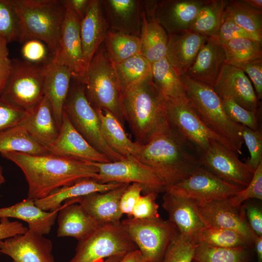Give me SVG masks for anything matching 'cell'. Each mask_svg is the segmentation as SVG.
Returning <instances> with one entry per match:
<instances>
[{
	"label": "cell",
	"mask_w": 262,
	"mask_h": 262,
	"mask_svg": "<svg viewBox=\"0 0 262 262\" xmlns=\"http://www.w3.org/2000/svg\"><path fill=\"white\" fill-rule=\"evenodd\" d=\"M1 154L22 171L28 184L27 198L34 201L83 180L99 181L98 168L91 162L50 153L31 155L7 151Z\"/></svg>",
	"instance_id": "obj_1"
},
{
	"label": "cell",
	"mask_w": 262,
	"mask_h": 262,
	"mask_svg": "<svg viewBox=\"0 0 262 262\" xmlns=\"http://www.w3.org/2000/svg\"><path fill=\"white\" fill-rule=\"evenodd\" d=\"M188 147H192L169 126L146 144H140L133 158L154 169L166 187L188 177L199 165L197 156Z\"/></svg>",
	"instance_id": "obj_2"
},
{
	"label": "cell",
	"mask_w": 262,
	"mask_h": 262,
	"mask_svg": "<svg viewBox=\"0 0 262 262\" xmlns=\"http://www.w3.org/2000/svg\"><path fill=\"white\" fill-rule=\"evenodd\" d=\"M122 91L126 122L135 142L146 144L169 127L165 97L154 83L152 77Z\"/></svg>",
	"instance_id": "obj_3"
},
{
	"label": "cell",
	"mask_w": 262,
	"mask_h": 262,
	"mask_svg": "<svg viewBox=\"0 0 262 262\" xmlns=\"http://www.w3.org/2000/svg\"><path fill=\"white\" fill-rule=\"evenodd\" d=\"M19 21L17 41L36 39L57 53L66 7L63 0H11Z\"/></svg>",
	"instance_id": "obj_4"
},
{
	"label": "cell",
	"mask_w": 262,
	"mask_h": 262,
	"mask_svg": "<svg viewBox=\"0 0 262 262\" xmlns=\"http://www.w3.org/2000/svg\"><path fill=\"white\" fill-rule=\"evenodd\" d=\"M187 98L199 117L212 132L224 141L236 154L242 153V125L227 115L222 101L212 86L181 75Z\"/></svg>",
	"instance_id": "obj_5"
},
{
	"label": "cell",
	"mask_w": 262,
	"mask_h": 262,
	"mask_svg": "<svg viewBox=\"0 0 262 262\" xmlns=\"http://www.w3.org/2000/svg\"><path fill=\"white\" fill-rule=\"evenodd\" d=\"M86 97L94 109L107 111L123 126L126 122L123 91L115 63L100 47L87 68L85 81Z\"/></svg>",
	"instance_id": "obj_6"
},
{
	"label": "cell",
	"mask_w": 262,
	"mask_h": 262,
	"mask_svg": "<svg viewBox=\"0 0 262 262\" xmlns=\"http://www.w3.org/2000/svg\"><path fill=\"white\" fill-rule=\"evenodd\" d=\"M46 65L12 60L10 73L0 98L26 112L33 110L45 96Z\"/></svg>",
	"instance_id": "obj_7"
},
{
	"label": "cell",
	"mask_w": 262,
	"mask_h": 262,
	"mask_svg": "<svg viewBox=\"0 0 262 262\" xmlns=\"http://www.w3.org/2000/svg\"><path fill=\"white\" fill-rule=\"evenodd\" d=\"M64 111L76 130L111 162L126 158L113 150L104 140L99 118L86 97L84 84L75 81V83L70 87Z\"/></svg>",
	"instance_id": "obj_8"
},
{
	"label": "cell",
	"mask_w": 262,
	"mask_h": 262,
	"mask_svg": "<svg viewBox=\"0 0 262 262\" xmlns=\"http://www.w3.org/2000/svg\"><path fill=\"white\" fill-rule=\"evenodd\" d=\"M120 223L147 262H162L179 232L172 222L160 216L145 219L128 217Z\"/></svg>",
	"instance_id": "obj_9"
},
{
	"label": "cell",
	"mask_w": 262,
	"mask_h": 262,
	"mask_svg": "<svg viewBox=\"0 0 262 262\" xmlns=\"http://www.w3.org/2000/svg\"><path fill=\"white\" fill-rule=\"evenodd\" d=\"M136 249L121 223L100 225L78 241L75 253L68 262H102L114 256H124Z\"/></svg>",
	"instance_id": "obj_10"
},
{
	"label": "cell",
	"mask_w": 262,
	"mask_h": 262,
	"mask_svg": "<svg viewBox=\"0 0 262 262\" xmlns=\"http://www.w3.org/2000/svg\"><path fill=\"white\" fill-rule=\"evenodd\" d=\"M165 98L166 117L170 127L196 149L197 155L205 150L212 140L218 141L232 150L229 145L206 127L186 96Z\"/></svg>",
	"instance_id": "obj_11"
},
{
	"label": "cell",
	"mask_w": 262,
	"mask_h": 262,
	"mask_svg": "<svg viewBox=\"0 0 262 262\" xmlns=\"http://www.w3.org/2000/svg\"><path fill=\"white\" fill-rule=\"evenodd\" d=\"M199 165L221 180L244 189L251 181L254 170L242 162L237 154L220 142L212 140L197 155Z\"/></svg>",
	"instance_id": "obj_12"
},
{
	"label": "cell",
	"mask_w": 262,
	"mask_h": 262,
	"mask_svg": "<svg viewBox=\"0 0 262 262\" xmlns=\"http://www.w3.org/2000/svg\"><path fill=\"white\" fill-rule=\"evenodd\" d=\"M92 163L98 168L99 182L137 183L145 194L165 191L166 185L155 171L132 157L116 162Z\"/></svg>",
	"instance_id": "obj_13"
},
{
	"label": "cell",
	"mask_w": 262,
	"mask_h": 262,
	"mask_svg": "<svg viewBox=\"0 0 262 262\" xmlns=\"http://www.w3.org/2000/svg\"><path fill=\"white\" fill-rule=\"evenodd\" d=\"M242 189L221 180L198 165L188 177L166 186L164 192L204 202L228 199Z\"/></svg>",
	"instance_id": "obj_14"
},
{
	"label": "cell",
	"mask_w": 262,
	"mask_h": 262,
	"mask_svg": "<svg viewBox=\"0 0 262 262\" xmlns=\"http://www.w3.org/2000/svg\"><path fill=\"white\" fill-rule=\"evenodd\" d=\"M80 22L79 17L69 8L66 7L59 49L52 59L67 67L72 78L84 85L86 70L83 59Z\"/></svg>",
	"instance_id": "obj_15"
},
{
	"label": "cell",
	"mask_w": 262,
	"mask_h": 262,
	"mask_svg": "<svg viewBox=\"0 0 262 262\" xmlns=\"http://www.w3.org/2000/svg\"><path fill=\"white\" fill-rule=\"evenodd\" d=\"M196 203L199 214L206 226L234 230L253 246L257 235L248 225L243 205L235 207L230 203L229 198Z\"/></svg>",
	"instance_id": "obj_16"
},
{
	"label": "cell",
	"mask_w": 262,
	"mask_h": 262,
	"mask_svg": "<svg viewBox=\"0 0 262 262\" xmlns=\"http://www.w3.org/2000/svg\"><path fill=\"white\" fill-rule=\"evenodd\" d=\"M51 241L30 229L24 234L0 240V253L13 262H56Z\"/></svg>",
	"instance_id": "obj_17"
},
{
	"label": "cell",
	"mask_w": 262,
	"mask_h": 262,
	"mask_svg": "<svg viewBox=\"0 0 262 262\" xmlns=\"http://www.w3.org/2000/svg\"><path fill=\"white\" fill-rule=\"evenodd\" d=\"M49 153L85 161L105 163L111 161L93 147L76 130L64 111L59 134L49 147Z\"/></svg>",
	"instance_id": "obj_18"
},
{
	"label": "cell",
	"mask_w": 262,
	"mask_h": 262,
	"mask_svg": "<svg viewBox=\"0 0 262 262\" xmlns=\"http://www.w3.org/2000/svg\"><path fill=\"white\" fill-rule=\"evenodd\" d=\"M213 88L220 97H228L247 110H259L260 101L252 84L240 68L225 64Z\"/></svg>",
	"instance_id": "obj_19"
},
{
	"label": "cell",
	"mask_w": 262,
	"mask_h": 262,
	"mask_svg": "<svg viewBox=\"0 0 262 262\" xmlns=\"http://www.w3.org/2000/svg\"><path fill=\"white\" fill-rule=\"evenodd\" d=\"M206 0H155L154 17L167 34L189 30Z\"/></svg>",
	"instance_id": "obj_20"
},
{
	"label": "cell",
	"mask_w": 262,
	"mask_h": 262,
	"mask_svg": "<svg viewBox=\"0 0 262 262\" xmlns=\"http://www.w3.org/2000/svg\"><path fill=\"white\" fill-rule=\"evenodd\" d=\"M129 184L123 183L111 190L91 193L65 202L80 204L99 225L118 224L123 215L119 207L120 199Z\"/></svg>",
	"instance_id": "obj_21"
},
{
	"label": "cell",
	"mask_w": 262,
	"mask_h": 262,
	"mask_svg": "<svg viewBox=\"0 0 262 262\" xmlns=\"http://www.w3.org/2000/svg\"><path fill=\"white\" fill-rule=\"evenodd\" d=\"M109 29L100 0H90L86 14L80 22L83 59L86 71Z\"/></svg>",
	"instance_id": "obj_22"
},
{
	"label": "cell",
	"mask_w": 262,
	"mask_h": 262,
	"mask_svg": "<svg viewBox=\"0 0 262 262\" xmlns=\"http://www.w3.org/2000/svg\"><path fill=\"white\" fill-rule=\"evenodd\" d=\"M222 45L216 37H209L185 73L189 78L213 87L225 65Z\"/></svg>",
	"instance_id": "obj_23"
},
{
	"label": "cell",
	"mask_w": 262,
	"mask_h": 262,
	"mask_svg": "<svg viewBox=\"0 0 262 262\" xmlns=\"http://www.w3.org/2000/svg\"><path fill=\"white\" fill-rule=\"evenodd\" d=\"M137 0H100L109 29L140 36L143 2Z\"/></svg>",
	"instance_id": "obj_24"
},
{
	"label": "cell",
	"mask_w": 262,
	"mask_h": 262,
	"mask_svg": "<svg viewBox=\"0 0 262 262\" xmlns=\"http://www.w3.org/2000/svg\"><path fill=\"white\" fill-rule=\"evenodd\" d=\"M162 205L168 213V220L176 226L180 234L185 236L193 238L206 227L199 214L195 200L164 192Z\"/></svg>",
	"instance_id": "obj_25"
},
{
	"label": "cell",
	"mask_w": 262,
	"mask_h": 262,
	"mask_svg": "<svg viewBox=\"0 0 262 262\" xmlns=\"http://www.w3.org/2000/svg\"><path fill=\"white\" fill-rule=\"evenodd\" d=\"M168 35L165 58L181 75L192 65L208 37L189 30Z\"/></svg>",
	"instance_id": "obj_26"
},
{
	"label": "cell",
	"mask_w": 262,
	"mask_h": 262,
	"mask_svg": "<svg viewBox=\"0 0 262 262\" xmlns=\"http://www.w3.org/2000/svg\"><path fill=\"white\" fill-rule=\"evenodd\" d=\"M71 78V73L66 66L55 62L52 59L47 64L44 84V95L50 102L59 130Z\"/></svg>",
	"instance_id": "obj_27"
},
{
	"label": "cell",
	"mask_w": 262,
	"mask_h": 262,
	"mask_svg": "<svg viewBox=\"0 0 262 262\" xmlns=\"http://www.w3.org/2000/svg\"><path fill=\"white\" fill-rule=\"evenodd\" d=\"M19 125L48 150L59 132L51 105L45 96L35 108L26 112Z\"/></svg>",
	"instance_id": "obj_28"
},
{
	"label": "cell",
	"mask_w": 262,
	"mask_h": 262,
	"mask_svg": "<svg viewBox=\"0 0 262 262\" xmlns=\"http://www.w3.org/2000/svg\"><path fill=\"white\" fill-rule=\"evenodd\" d=\"M58 237H72L80 241L99 225L79 204L64 202L58 213Z\"/></svg>",
	"instance_id": "obj_29"
},
{
	"label": "cell",
	"mask_w": 262,
	"mask_h": 262,
	"mask_svg": "<svg viewBox=\"0 0 262 262\" xmlns=\"http://www.w3.org/2000/svg\"><path fill=\"white\" fill-rule=\"evenodd\" d=\"M59 210L45 211L37 207L34 200L27 198L11 206L0 208V219H20L28 223L29 229L44 235L49 233Z\"/></svg>",
	"instance_id": "obj_30"
},
{
	"label": "cell",
	"mask_w": 262,
	"mask_h": 262,
	"mask_svg": "<svg viewBox=\"0 0 262 262\" xmlns=\"http://www.w3.org/2000/svg\"><path fill=\"white\" fill-rule=\"evenodd\" d=\"M122 184L116 182L103 183L92 179L83 180L60 188L43 198L34 200V203L45 211H53L59 209L61 204L66 200L93 193L111 190Z\"/></svg>",
	"instance_id": "obj_31"
},
{
	"label": "cell",
	"mask_w": 262,
	"mask_h": 262,
	"mask_svg": "<svg viewBox=\"0 0 262 262\" xmlns=\"http://www.w3.org/2000/svg\"><path fill=\"white\" fill-rule=\"evenodd\" d=\"M100 122L101 131L107 144L115 152L125 158L134 157L140 144L131 141L117 119L107 111L95 109Z\"/></svg>",
	"instance_id": "obj_32"
},
{
	"label": "cell",
	"mask_w": 262,
	"mask_h": 262,
	"mask_svg": "<svg viewBox=\"0 0 262 262\" xmlns=\"http://www.w3.org/2000/svg\"><path fill=\"white\" fill-rule=\"evenodd\" d=\"M168 35L154 17L143 11L141 53L151 63L165 57Z\"/></svg>",
	"instance_id": "obj_33"
},
{
	"label": "cell",
	"mask_w": 262,
	"mask_h": 262,
	"mask_svg": "<svg viewBox=\"0 0 262 262\" xmlns=\"http://www.w3.org/2000/svg\"><path fill=\"white\" fill-rule=\"evenodd\" d=\"M151 70L152 81L165 98L186 96L181 75L169 64L165 57L151 64Z\"/></svg>",
	"instance_id": "obj_34"
},
{
	"label": "cell",
	"mask_w": 262,
	"mask_h": 262,
	"mask_svg": "<svg viewBox=\"0 0 262 262\" xmlns=\"http://www.w3.org/2000/svg\"><path fill=\"white\" fill-rule=\"evenodd\" d=\"M7 151L31 155L49 153L45 146L20 125L0 132V152Z\"/></svg>",
	"instance_id": "obj_35"
},
{
	"label": "cell",
	"mask_w": 262,
	"mask_h": 262,
	"mask_svg": "<svg viewBox=\"0 0 262 262\" xmlns=\"http://www.w3.org/2000/svg\"><path fill=\"white\" fill-rule=\"evenodd\" d=\"M228 2L225 0H206L189 30L208 37H216Z\"/></svg>",
	"instance_id": "obj_36"
},
{
	"label": "cell",
	"mask_w": 262,
	"mask_h": 262,
	"mask_svg": "<svg viewBox=\"0 0 262 262\" xmlns=\"http://www.w3.org/2000/svg\"><path fill=\"white\" fill-rule=\"evenodd\" d=\"M224 17L262 39V10L252 7L244 0H228Z\"/></svg>",
	"instance_id": "obj_37"
},
{
	"label": "cell",
	"mask_w": 262,
	"mask_h": 262,
	"mask_svg": "<svg viewBox=\"0 0 262 262\" xmlns=\"http://www.w3.org/2000/svg\"><path fill=\"white\" fill-rule=\"evenodd\" d=\"M251 248H225L197 243L193 262H250Z\"/></svg>",
	"instance_id": "obj_38"
},
{
	"label": "cell",
	"mask_w": 262,
	"mask_h": 262,
	"mask_svg": "<svg viewBox=\"0 0 262 262\" xmlns=\"http://www.w3.org/2000/svg\"><path fill=\"white\" fill-rule=\"evenodd\" d=\"M105 48L115 64L141 52L139 36L109 29L104 41Z\"/></svg>",
	"instance_id": "obj_39"
},
{
	"label": "cell",
	"mask_w": 262,
	"mask_h": 262,
	"mask_svg": "<svg viewBox=\"0 0 262 262\" xmlns=\"http://www.w3.org/2000/svg\"><path fill=\"white\" fill-rule=\"evenodd\" d=\"M222 45L227 65L240 68L247 62L262 58V43L254 39L236 38Z\"/></svg>",
	"instance_id": "obj_40"
},
{
	"label": "cell",
	"mask_w": 262,
	"mask_h": 262,
	"mask_svg": "<svg viewBox=\"0 0 262 262\" xmlns=\"http://www.w3.org/2000/svg\"><path fill=\"white\" fill-rule=\"evenodd\" d=\"M196 243H203L216 247L234 248L253 246L241 234L230 229L205 227L193 237Z\"/></svg>",
	"instance_id": "obj_41"
},
{
	"label": "cell",
	"mask_w": 262,
	"mask_h": 262,
	"mask_svg": "<svg viewBox=\"0 0 262 262\" xmlns=\"http://www.w3.org/2000/svg\"><path fill=\"white\" fill-rule=\"evenodd\" d=\"M115 66L122 90L152 77L151 64L141 53Z\"/></svg>",
	"instance_id": "obj_42"
},
{
	"label": "cell",
	"mask_w": 262,
	"mask_h": 262,
	"mask_svg": "<svg viewBox=\"0 0 262 262\" xmlns=\"http://www.w3.org/2000/svg\"><path fill=\"white\" fill-rule=\"evenodd\" d=\"M197 243L179 232L168 246L162 262H193Z\"/></svg>",
	"instance_id": "obj_43"
},
{
	"label": "cell",
	"mask_w": 262,
	"mask_h": 262,
	"mask_svg": "<svg viewBox=\"0 0 262 262\" xmlns=\"http://www.w3.org/2000/svg\"><path fill=\"white\" fill-rule=\"evenodd\" d=\"M19 21L11 0H0V36L7 42L17 41Z\"/></svg>",
	"instance_id": "obj_44"
},
{
	"label": "cell",
	"mask_w": 262,
	"mask_h": 262,
	"mask_svg": "<svg viewBox=\"0 0 262 262\" xmlns=\"http://www.w3.org/2000/svg\"><path fill=\"white\" fill-rule=\"evenodd\" d=\"M220 98L226 114L233 121L253 131L260 129L259 128V110L257 111H249L228 97Z\"/></svg>",
	"instance_id": "obj_45"
},
{
	"label": "cell",
	"mask_w": 262,
	"mask_h": 262,
	"mask_svg": "<svg viewBox=\"0 0 262 262\" xmlns=\"http://www.w3.org/2000/svg\"><path fill=\"white\" fill-rule=\"evenodd\" d=\"M253 198L262 200V162L255 170L249 184L229 200L232 206L240 207L245 201Z\"/></svg>",
	"instance_id": "obj_46"
},
{
	"label": "cell",
	"mask_w": 262,
	"mask_h": 262,
	"mask_svg": "<svg viewBox=\"0 0 262 262\" xmlns=\"http://www.w3.org/2000/svg\"><path fill=\"white\" fill-rule=\"evenodd\" d=\"M242 136L250 154L246 164L254 170L262 162V134L259 129L252 130L242 125Z\"/></svg>",
	"instance_id": "obj_47"
},
{
	"label": "cell",
	"mask_w": 262,
	"mask_h": 262,
	"mask_svg": "<svg viewBox=\"0 0 262 262\" xmlns=\"http://www.w3.org/2000/svg\"><path fill=\"white\" fill-rule=\"evenodd\" d=\"M23 43L21 52L24 60L34 64H47L52 59L49 58V49L41 40L32 39Z\"/></svg>",
	"instance_id": "obj_48"
},
{
	"label": "cell",
	"mask_w": 262,
	"mask_h": 262,
	"mask_svg": "<svg viewBox=\"0 0 262 262\" xmlns=\"http://www.w3.org/2000/svg\"><path fill=\"white\" fill-rule=\"evenodd\" d=\"M158 195L156 193H148L141 196L133 208L131 217L145 219L159 216V205L156 202Z\"/></svg>",
	"instance_id": "obj_49"
},
{
	"label": "cell",
	"mask_w": 262,
	"mask_h": 262,
	"mask_svg": "<svg viewBox=\"0 0 262 262\" xmlns=\"http://www.w3.org/2000/svg\"><path fill=\"white\" fill-rule=\"evenodd\" d=\"M219 42L223 44L232 39L239 38H247L262 43V39L247 32L236 25L230 20L223 17L222 24L217 36Z\"/></svg>",
	"instance_id": "obj_50"
},
{
	"label": "cell",
	"mask_w": 262,
	"mask_h": 262,
	"mask_svg": "<svg viewBox=\"0 0 262 262\" xmlns=\"http://www.w3.org/2000/svg\"><path fill=\"white\" fill-rule=\"evenodd\" d=\"M25 113L0 98V132L18 125Z\"/></svg>",
	"instance_id": "obj_51"
},
{
	"label": "cell",
	"mask_w": 262,
	"mask_h": 262,
	"mask_svg": "<svg viewBox=\"0 0 262 262\" xmlns=\"http://www.w3.org/2000/svg\"><path fill=\"white\" fill-rule=\"evenodd\" d=\"M143 192L142 186L137 183L130 184L122 194L119 202V207L122 213L132 216L133 208Z\"/></svg>",
	"instance_id": "obj_52"
},
{
	"label": "cell",
	"mask_w": 262,
	"mask_h": 262,
	"mask_svg": "<svg viewBox=\"0 0 262 262\" xmlns=\"http://www.w3.org/2000/svg\"><path fill=\"white\" fill-rule=\"evenodd\" d=\"M251 82L258 99L262 98V58L250 61L240 68Z\"/></svg>",
	"instance_id": "obj_53"
},
{
	"label": "cell",
	"mask_w": 262,
	"mask_h": 262,
	"mask_svg": "<svg viewBox=\"0 0 262 262\" xmlns=\"http://www.w3.org/2000/svg\"><path fill=\"white\" fill-rule=\"evenodd\" d=\"M248 225L257 236L262 235V210L260 206L254 203L243 205Z\"/></svg>",
	"instance_id": "obj_54"
},
{
	"label": "cell",
	"mask_w": 262,
	"mask_h": 262,
	"mask_svg": "<svg viewBox=\"0 0 262 262\" xmlns=\"http://www.w3.org/2000/svg\"><path fill=\"white\" fill-rule=\"evenodd\" d=\"M7 44L8 42L0 36V95L6 83L12 66Z\"/></svg>",
	"instance_id": "obj_55"
},
{
	"label": "cell",
	"mask_w": 262,
	"mask_h": 262,
	"mask_svg": "<svg viewBox=\"0 0 262 262\" xmlns=\"http://www.w3.org/2000/svg\"><path fill=\"white\" fill-rule=\"evenodd\" d=\"M28 229L18 221H10L6 217L0 219V240L24 234Z\"/></svg>",
	"instance_id": "obj_56"
},
{
	"label": "cell",
	"mask_w": 262,
	"mask_h": 262,
	"mask_svg": "<svg viewBox=\"0 0 262 262\" xmlns=\"http://www.w3.org/2000/svg\"><path fill=\"white\" fill-rule=\"evenodd\" d=\"M63 1L65 6L74 12L81 20L86 14L90 0H66Z\"/></svg>",
	"instance_id": "obj_57"
},
{
	"label": "cell",
	"mask_w": 262,
	"mask_h": 262,
	"mask_svg": "<svg viewBox=\"0 0 262 262\" xmlns=\"http://www.w3.org/2000/svg\"><path fill=\"white\" fill-rule=\"evenodd\" d=\"M118 262H147L138 249L131 251Z\"/></svg>",
	"instance_id": "obj_58"
},
{
	"label": "cell",
	"mask_w": 262,
	"mask_h": 262,
	"mask_svg": "<svg viewBox=\"0 0 262 262\" xmlns=\"http://www.w3.org/2000/svg\"><path fill=\"white\" fill-rule=\"evenodd\" d=\"M257 262H262V235L256 236L253 242Z\"/></svg>",
	"instance_id": "obj_59"
},
{
	"label": "cell",
	"mask_w": 262,
	"mask_h": 262,
	"mask_svg": "<svg viewBox=\"0 0 262 262\" xmlns=\"http://www.w3.org/2000/svg\"><path fill=\"white\" fill-rule=\"evenodd\" d=\"M244 1L252 7L262 10V0H244Z\"/></svg>",
	"instance_id": "obj_60"
},
{
	"label": "cell",
	"mask_w": 262,
	"mask_h": 262,
	"mask_svg": "<svg viewBox=\"0 0 262 262\" xmlns=\"http://www.w3.org/2000/svg\"><path fill=\"white\" fill-rule=\"evenodd\" d=\"M123 257V256L122 255L114 256L105 259L102 262H118Z\"/></svg>",
	"instance_id": "obj_61"
},
{
	"label": "cell",
	"mask_w": 262,
	"mask_h": 262,
	"mask_svg": "<svg viewBox=\"0 0 262 262\" xmlns=\"http://www.w3.org/2000/svg\"><path fill=\"white\" fill-rule=\"evenodd\" d=\"M5 181L4 177L2 174V167L0 165V185L3 183Z\"/></svg>",
	"instance_id": "obj_62"
}]
</instances>
